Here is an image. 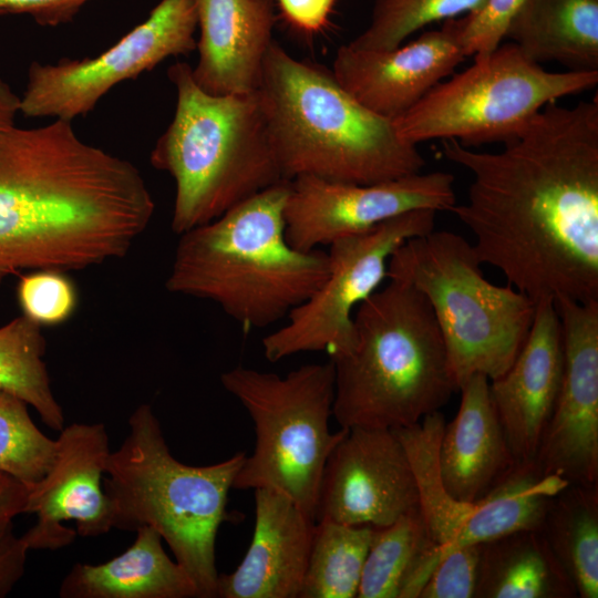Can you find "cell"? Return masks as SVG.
<instances>
[{
	"mask_svg": "<svg viewBox=\"0 0 598 598\" xmlns=\"http://www.w3.org/2000/svg\"><path fill=\"white\" fill-rule=\"evenodd\" d=\"M454 19L394 49L344 44L336 53L331 72L360 104L393 121L464 61Z\"/></svg>",
	"mask_w": 598,
	"mask_h": 598,
	"instance_id": "cell-17",
	"label": "cell"
},
{
	"mask_svg": "<svg viewBox=\"0 0 598 598\" xmlns=\"http://www.w3.org/2000/svg\"><path fill=\"white\" fill-rule=\"evenodd\" d=\"M255 491L251 543L238 567L218 576L219 598H299L315 520L274 489Z\"/></svg>",
	"mask_w": 598,
	"mask_h": 598,
	"instance_id": "cell-19",
	"label": "cell"
},
{
	"mask_svg": "<svg viewBox=\"0 0 598 598\" xmlns=\"http://www.w3.org/2000/svg\"><path fill=\"white\" fill-rule=\"evenodd\" d=\"M42 327L21 315L0 327V390L31 405L45 425L64 426V414L51 385L44 361Z\"/></svg>",
	"mask_w": 598,
	"mask_h": 598,
	"instance_id": "cell-27",
	"label": "cell"
},
{
	"mask_svg": "<svg viewBox=\"0 0 598 598\" xmlns=\"http://www.w3.org/2000/svg\"><path fill=\"white\" fill-rule=\"evenodd\" d=\"M445 426L440 411L420 422L394 429L408 454L419 492V508L431 540L443 556L460 546L488 542L496 536L491 502L453 498L444 488L439 470V446Z\"/></svg>",
	"mask_w": 598,
	"mask_h": 598,
	"instance_id": "cell-22",
	"label": "cell"
},
{
	"mask_svg": "<svg viewBox=\"0 0 598 598\" xmlns=\"http://www.w3.org/2000/svg\"><path fill=\"white\" fill-rule=\"evenodd\" d=\"M128 425L125 440L106 460L103 478L114 528L156 529L194 581L198 598L216 597V537L223 522L231 519L228 493L246 454L207 466L179 462L148 404L134 410Z\"/></svg>",
	"mask_w": 598,
	"mask_h": 598,
	"instance_id": "cell-7",
	"label": "cell"
},
{
	"mask_svg": "<svg viewBox=\"0 0 598 598\" xmlns=\"http://www.w3.org/2000/svg\"><path fill=\"white\" fill-rule=\"evenodd\" d=\"M28 406L22 399L0 390V472L30 487L51 468L56 440L38 429Z\"/></svg>",
	"mask_w": 598,
	"mask_h": 598,
	"instance_id": "cell-30",
	"label": "cell"
},
{
	"mask_svg": "<svg viewBox=\"0 0 598 598\" xmlns=\"http://www.w3.org/2000/svg\"><path fill=\"white\" fill-rule=\"evenodd\" d=\"M121 555L99 565L75 564L63 578L62 598H198L187 571L163 547L151 526L136 530Z\"/></svg>",
	"mask_w": 598,
	"mask_h": 598,
	"instance_id": "cell-23",
	"label": "cell"
},
{
	"mask_svg": "<svg viewBox=\"0 0 598 598\" xmlns=\"http://www.w3.org/2000/svg\"><path fill=\"white\" fill-rule=\"evenodd\" d=\"M19 112L20 97L0 78V134L16 126V117Z\"/></svg>",
	"mask_w": 598,
	"mask_h": 598,
	"instance_id": "cell-39",
	"label": "cell"
},
{
	"mask_svg": "<svg viewBox=\"0 0 598 598\" xmlns=\"http://www.w3.org/2000/svg\"><path fill=\"white\" fill-rule=\"evenodd\" d=\"M461 403L445 423L439 446V470L444 488L455 499H482L516 466L495 411L489 380L473 374L460 389Z\"/></svg>",
	"mask_w": 598,
	"mask_h": 598,
	"instance_id": "cell-21",
	"label": "cell"
},
{
	"mask_svg": "<svg viewBox=\"0 0 598 598\" xmlns=\"http://www.w3.org/2000/svg\"><path fill=\"white\" fill-rule=\"evenodd\" d=\"M505 38L537 64L598 72V0H522Z\"/></svg>",
	"mask_w": 598,
	"mask_h": 598,
	"instance_id": "cell-24",
	"label": "cell"
},
{
	"mask_svg": "<svg viewBox=\"0 0 598 598\" xmlns=\"http://www.w3.org/2000/svg\"><path fill=\"white\" fill-rule=\"evenodd\" d=\"M578 597L539 529H519L481 544L474 598Z\"/></svg>",
	"mask_w": 598,
	"mask_h": 598,
	"instance_id": "cell-25",
	"label": "cell"
},
{
	"mask_svg": "<svg viewBox=\"0 0 598 598\" xmlns=\"http://www.w3.org/2000/svg\"><path fill=\"white\" fill-rule=\"evenodd\" d=\"M89 0H0V17L28 14L37 23L56 27L74 19Z\"/></svg>",
	"mask_w": 598,
	"mask_h": 598,
	"instance_id": "cell-35",
	"label": "cell"
},
{
	"mask_svg": "<svg viewBox=\"0 0 598 598\" xmlns=\"http://www.w3.org/2000/svg\"><path fill=\"white\" fill-rule=\"evenodd\" d=\"M481 544H468L447 551L426 580L419 598H474Z\"/></svg>",
	"mask_w": 598,
	"mask_h": 598,
	"instance_id": "cell-34",
	"label": "cell"
},
{
	"mask_svg": "<svg viewBox=\"0 0 598 598\" xmlns=\"http://www.w3.org/2000/svg\"><path fill=\"white\" fill-rule=\"evenodd\" d=\"M154 212L138 168L82 141L70 121L0 134V287L24 270L118 260Z\"/></svg>",
	"mask_w": 598,
	"mask_h": 598,
	"instance_id": "cell-2",
	"label": "cell"
},
{
	"mask_svg": "<svg viewBox=\"0 0 598 598\" xmlns=\"http://www.w3.org/2000/svg\"><path fill=\"white\" fill-rule=\"evenodd\" d=\"M597 83L598 72L547 71L508 41L440 82L393 123L416 146L434 138L465 146L504 143L546 104Z\"/></svg>",
	"mask_w": 598,
	"mask_h": 598,
	"instance_id": "cell-10",
	"label": "cell"
},
{
	"mask_svg": "<svg viewBox=\"0 0 598 598\" xmlns=\"http://www.w3.org/2000/svg\"><path fill=\"white\" fill-rule=\"evenodd\" d=\"M257 91L286 181L315 176L364 185L417 174L425 165L392 120L360 104L331 71L296 59L276 41Z\"/></svg>",
	"mask_w": 598,
	"mask_h": 598,
	"instance_id": "cell-4",
	"label": "cell"
},
{
	"mask_svg": "<svg viewBox=\"0 0 598 598\" xmlns=\"http://www.w3.org/2000/svg\"><path fill=\"white\" fill-rule=\"evenodd\" d=\"M522 0H486L476 11L454 19L458 42L465 56H483L505 39L511 18Z\"/></svg>",
	"mask_w": 598,
	"mask_h": 598,
	"instance_id": "cell-33",
	"label": "cell"
},
{
	"mask_svg": "<svg viewBox=\"0 0 598 598\" xmlns=\"http://www.w3.org/2000/svg\"><path fill=\"white\" fill-rule=\"evenodd\" d=\"M485 1L374 0L368 27L348 44L369 50L394 49L423 27L476 11Z\"/></svg>",
	"mask_w": 598,
	"mask_h": 598,
	"instance_id": "cell-31",
	"label": "cell"
},
{
	"mask_svg": "<svg viewBox=\"0 0 598 598\" xmlns=\"http://www.w3.org/2000/svg\"><path fill=\"white\" fill-rule=\"evenodd\" d=\"M17 298L22 315L40 327L66 322L79 303L73 280L58 269H37L22 275L17 286Z\"/></svg>",
	"mask_w": 598,
	"mask_h": 598,
	"instance_id": "cell-32",
	"label": "cell"
},
{
	"mask_svg": "<svg viewBox=\"0 0 598 598\" xmlns=\"http://www.w3.org/2000/svg\"><path fill=\"white\" fill-rule=\"evenodd\" d=\"M224 389L248 412L255 447L233 488H269L289 497L315 520L326 462L348 432L332 433L334 365L303 364L285 377L238 365L220 375Z\"/></svg>",
	"mask_w": 598,
	"mask_h": 598,
	"instance_id": "cell-9",
	"label": "cell"
},
{
	"mask_svg": "<svg viewBox=\"0 0 598 598\" xmlns=\"http://www.w3.org/2000/svg\"><path fill=\"white\" fill-rule=\"evenodd\" d=\"M28 550L22 537L16 535L12 520L0 523V598L22 578Z\"/></svg>",
	"mask_w": 598,
	"mask_h": 598,
	"instance_id": "cell-36",
	"label": "cell"
},
{
	"mask_svg": "<svg viewBox=\"0 0 598 598\" xmlns=\"http://www.w3.org/2000/svg\"><path fill=\"white\" fill-rule=\"evenodd\" d=\"M357 308L354 348L330 359L341 427H408L440 411L458 386L425 297L389 279Z\"/></svg>",
	"mask_w": 598,
	"mask_h": 598,
	"instance_id": "cell-5",
	"label": "cell"
},
{
	"mask_svg": "<svg viewBox=\"0 0 598 598\" xmlns=\"http://www.w3.org/2000/svg\"><path fill=\"white\" fill-rule=\"evenodd\" d=\"M196 29L195 0H161L146 20L96 56L32 62L20 112L70 122L86 115L116 84L195 51Z\"/></svg>",
	"mask_w": 598,
	"mask_h": 598,
	"instance_id": "cell-12",
	"label": "cell"
},
{
	"mask_svg": "<svg viewBox=\"0 0 598 598\" xmlns=\"http://www.w3.org/2000/svg\"><path fill=\"white\" fill-rule=\"evenodd\" d=\"M436 212L415 209L361 234L329 245V275L309 299L296 307L285 326L262 339L270 362L326 351L330 359L348 354L355 344L352 311L386 278L392 254L406 240L434 229Z\"/></svg>",
	"mask_w": 598,
	"mask_h": 598,
	"instance_id": "cell-11",
	"label": "cell"
},
{
	"mask_svg": "<svg viewBox=\"0 0 598 598\" xmlns=\"http://www.w3.org/2000/svg\"><path fill=\"white\" fill-rule=\"evenodd\" d=\"M496 153L455 138L442 154L473 179L453 213L482 264L534 301H598V99L546 104Z\"/></svg>",
	"mask_w": 598,
	"mask_h": 598,
	"instance_id": "cell-1",
	"label": "cell"
},
{
	"mask_svg": "<svg viewBox=\"0 0 598 598\" xmlns=\"http://www.w3.org/2000/svg\"><path fill=\"white\" fill-rule=\"evenodd\" d=\"M455 204L454 176L447 172L364 185L299 176L289 181L285 233L292 247L309 251L408 212H450Z\"/></svg>",
	"mask_w": 598,
	"mask_h": 598,
	"instance_id": "cell-13",
	"label": "cell"
},
{
	"mask_svg": "<svg viewBox=\"0 0 598 598\" xmlns=\"http://www.w3.org/2000/svg\"><path fill=\"white\" fill-rule=\"evenodd\" d=\"M288 194L289 181H282L181 234L166 289L218 305L245 329L287 317L329 275L328 252L288 243Z\"/></svg>",
	"mask_w": 598,
	"mask_h": 598,
	"instance_id": "cell-3",
	"label": "cell"
},
{
	"mask_svg": "<svg viewBox=\"0 0 598 598\" xmlns=\"http://www.w3.org/2000/svg\"><path fill=\"white\" fill-rule=\"evenodd\" d=\"M472 244L435 230L403 243L386 278L405 282L427 300L460 389L473 374L489 381L514 362L530 329L536 301L511 285L489 282Z\"/></svg>",
	"mask_w": 598,
	"mask_h": 598,
	"instance_id": "cell-8",
	"label": "cell"
},
{
	"mask_svg": "<svg viewBox=\"0 0 598 598\" xmlns=\"http://www.w3.org/2000/svg\"><path fill=\"white\" fill-rule=\"evenodd\" d=\"M417 507L416 480L394 431L348 429L326 462L315 522L383 527Z\"/></svg>",
	"mask_w": 598,
	"mask_h": 598,
	"instance_id": "cell-15",
	"label": "cell"
},
{
	"mask_svg": "<svg viewBox=\"0 0 598 598\" xmlns=\"http://www.w3.org/2000/svg\"><path fill=\"white\" fill-rule=\"evenodd\" d=\"M195 4L196 84L216 95L256 91L274 42V0H195Z\"/></svg>",
	"mask_w": 598,
	"mask_h": 598,
	"instance_id": "cell-20",
	"label": "cell"
},
{
	"mask_svg": "<svg viewBox=\"0 0 598 598\" xmlns=\"http://www.w3.org/2000/svg\"><path fill=\"white\" fill-rule=\"evenodd\" d=\"M564 370L560 318L551 299L537 301L534 319L508 370L489 381L491 398L518 464L535 463Z\"/></svg>",
	"mask_w": 598,
	"mask_h": 598,
	"instance_id": "cell-18",
	"label": "cell"
},
{
	"mask_svg": "<svg viewBox=\"0 0 598 598\" xmlns=\"http://www.w3.org/2000/svg\"><path fill=\"white\" fill-rule=\"evenodd\" d=\"M373 526L316 522L299 598H354Z\"/></svg>",
	"mask_w": 598,
	"mask_h": 598,
	"instance_id": "cell-28",
	"label": "cell"
},
{
	"mask_svg": "<svg viewBox=\"0 0 598 598\" xmlns=\"http://www.w3.org/2000/svg\"><path fill=\"white\" fill-rule=\"evenodd\" d=\"M110 453L104 424L63 426L51 468L29 487L24 514L37 516L21 536L29 550L60 549L76 534L93 537L114 528L113 506L103 485Z\"/></svg>",
	"mask_w": 598,
	"mask_h": 598,
	"instance_id": "cell-16",
	"label": "cell"
},
{
	"mask_svg": "<svg viewBox=\"0 0 598 598\" xmlns=\"http://www.w3.org/2000/svg\"><path fill=\"white\" fill-rule=\"evenodd\" d=\"M539 530L575 585L577 596L598 597V487L568 484L554 495Z\"/></svg>",
	"mask_w": 598,
	"mask_h": 598,
	"instance_id": "cell-26",
	"label": "cell"
},
{
	"mask_svg": "<svg viewBox=\"0 0 598 598\" xmlns=\"http://www.w3.org/2000/svg\"><path fill=\"white\" fill-rule=\"evenodd\" d=\"M167 76L176 89V107L151 152V164L175 182L171 227L181 235L286 179L257 90L207 93L186 62L171 65Z\"/></svg>",
	"mask_w": 598,
	"mask_h": 598,
	"instance_id": "cell-6",
	"label": "cell"
},
{
	"mask_svg": "<svg viewBox=\"0 0 598 598\" xmlns=\"http://www.w3.org/2000/svg\"><path fill=\"white\" fill-rule=\"evenodd\" d=\"M286 20L306 33H317L329 21L337 0H276Z\"/></svg>",
	"mask_w": 598,
	"mask_h": 598,
	"instance_id": "cell-37",
	"label": "cell"
},
{
	"mask_svg": "<svg viewBox=\"0 0 598 598\" xmlns=\"http://www.w3.org/2000/svg\"><path fill=\"white\" fill-rule=\"evenodd\" d=\"M560 318L564 370L535 464L569 484L598 483V301H554Z\"/></svg>",
	"mask_w": 598,
	"mask_h": 598,
	"instance_id": "cell-14",
	"label": "cell"
},
{
	"mask_svg": "<svg viewBox=\"0 0 598 598\" xmlns=\"http://www.w3.org/2000/svg\"><path fill=\"white\" fill-rule=\"evenodd\" d=\"M28 492L25 484L0 472V523L24 514Z\"/></svg>",
	"mask_w": 598,
	"mask_h": 598,
	"instance_id": "cell-38",
	"label": "cell"
},
{
	"mask_svg": "<svg viewBox=\"0 0 598 598\" xmlns=\"http://www.w3.org/2000/svg\"><path fill=\"white\" fill-rule=\"evenodd\" d=\"M431 543L419 507L388 526H373L357 597L399 598L417 558Z\"/></svg>",
	"mask_w": 598,
	"mask_h": 598,
	"instance_id": "cell-29",
	"label": "cell"
}]
</instances>
